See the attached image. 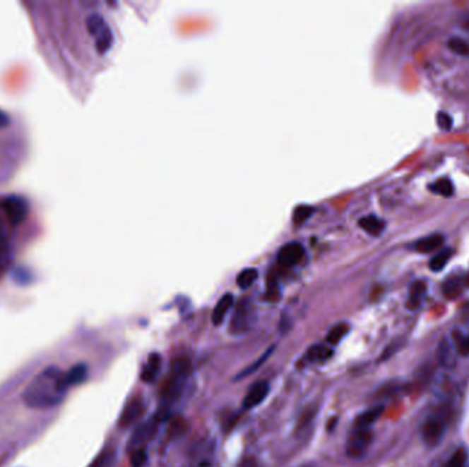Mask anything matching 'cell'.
<instances>
[{
	"label": "cell",
	"mask_w": 469,
	"mask_h": 467,
	"mask_svg": "<svg viewBox=\"0 0 469 467\" xmlns=\"http://www.w3.org/2000/svg\"><path fill=\"white\" fill-rule=\"evenodd\" d=\"M444 243H445V236L444 234H428L425 237L419 238L415 243L413 248L420 254H429V253H434V251H438L439 248H442Z\"/></svg>",
	"instance_id": "cell-12"
},
{
	"label": "cell",
	"mask_w": 469,
	"mask_h": 467,
	"mask_svg": "<svg viewBox=\"0 0 469 467\" xmlns=\"http://www.w3.org/2000/svg\"><path fill=\"white\" fill-rule=\"evenodd\" d=\"M374 440V433L371 429L354 427L346 444V454L352 459H358L367 454Z\"/></svg>",
	"instance_id": "cell-6"
},
{
	"label": "cell",
	"mask_w": 469,
	"mask_h": 467,
	"mask_svg": "<svg viewBox=\"0 0 469 467\" xmlns=\"http://www.w3.org/2000/svg\"><path fill=\"white\" fill-rule=\"evenodd\" d=\"M428 189H429L432 193L439 195V196H444V198H451V196L454 195V192H456L453 181H451L450 178H447V177H442V178L437 180L435 183L429 184V186H428Z\"/></svg>",
	"instance_id": "cell-20"
},
{
	"label": "cell",
	"mask_w": 469,
	"mask_h": 467,
	"mask_svg": "<svg viewBox=\"0 0 469 467\" xmlns=\"http://www.w3.org/2000/svg\"><path fill=\"white\" fill-rule=\"evenodd\" d=\"M384 413V406L377 404L371 408H368L367 411H364L362 414H360L355 420H354V427L358 429H371V426L375 423L376 420H379Z\"/></svg>",
	"instance_id": "cell-15"
},
{
	"label": "cell",
	"mask_w": 469,
	"mask_h": 467,
	"mask_svg": "<svg viewBox=\"0 0 469 467\" xmlns=\"http://www.w3.org/2000/svg\"><path fill=\"white\" fill-rule=\"evenodd\" d=\"M454 255V250L453 248H444L439 253H437L434 257H431L429 260V269L432 272H441L446 267V265L449 263V260Z\"/></svg>",
	"instance_id": "cell-22"
},
{
	"label": "cell",
	"mask_w": 469,
	"mask_h": 467,
	"mask_svg": "<svg viewBox=\"0 0 469 467\" xmlns=\"http://www.w3.org/2000/svg\"><path fill=\"white\" fill-rule=\"evenodd\" d=\"M446 433V422L439 417H431L424 422L422 427V443L428 448L438 447L444 440Z\"/></svg>",
	"instance_id": "cell-7"
},
{
	"label": "cell",
	"mask_w": 469,
	"mask_h": 467,
	"mask_svg": "<svg viewBox=\"0 0 469 467\" xmlns=\"http://www.w3.org/2000/svg\"><path fill=\"white\" fill-rule=\"evenodd\" d=\"M465 311H467V313H468V315H469V304H468V305H467V307H465Z\"/></svg>",
	"instance_id": "cell-39"
},
{
	"label": "cell",
	"mask_w": 469,
	"mask_h": 467,
	"mask_svg": "<svg viewBox=\"0 0 469 467\" xmlns=\"http://www.w3.org/2000/svg\"><path fill=\"white\" fill-rule=\"evenodd\" d=\"M240 467H259L257 466V462L253 459V458H249V459H244L242 462Z\"/></svg>",
	"instance_id": "cell-37"
},
{
	"label": "cell",
	"mask_w": 469,
	"mask_h": 467,
	"mask_svg": "<svg viewBox=\"0 0 469 467\" xmlns=\"http://www.w3.org/2000/svg\"><path fill=\"white\" fill-rule=\"evenodd\" d=\"M87 29L90 35L95 39V47L99 54H106L114 42L110 26L105 21V18L99 14H93L87 20Z\"/></svg>",
	"instance_id": "cell-3"
},
{
	"label": "cell",
	"mask_w": 469,
	"mask_h": 467,
	"mask_svg": "<svg viewBox=\"0 0 469 467\" xmlns=\"http://www.w3.org/2000/svg\"><path fill=\"white\" fill-rule=\"evenodd\" d=\"M349 330H350V327L346 322H340V324L335 325V327L329 330L328 334H327V341H328L331 346H335V344L340 343L346 337V334L349 333Z\"/></svg>",
	"instance_id": "cell-24"
},
{
	"label": "cell",
	"mask_w": 469,
	"mask_h": 467,
	"mask_svg": "<svg viewBox=\"0 0 469 467\" xmlns=\"http://www.w3.org/2000/svg\"><path fill=\"white\" fill-rule=\"evenodd\" d=\"M463 28L465 29V30H468L469 32V17L464 21V24H463Z\"/></svg>",
	"instance_id": "cell-38"
},
{
	"label": "cell",
	"mask_w": 469,
	"mask_h": 467,
	"mask_svg": "<svg viewBox=\"0 0 469 467\" xmlns=\"http://www.w3.org/2000/svg\"><path fill=\"white\" fill-rule=\"evenodd\" d=\"M468 465V451L464 447L457 448L444 467H467Z\"/></svg>",
	"instance_id": "cell-25"
},
{
	"label": "cell",
	"mask_w": 469,
	"mask_h": 467,
	"mask_svg": "<svg viewBox=\"0 0 469 467\" xmlns=\"http://www.w3.org/2000/svg\"><path fill=\"white\" fill-rule=\"evenodd\" d=\"M427 293V284L425 281L417 280L412 282L409 288V299H408V307L410 310H416L420 307L422 299Z\"/></svg>",
	"instance_id": "cell-18"
},
{
	"label": "cell",
	"mask_w": 469,
	"mask_h": 467,
	"mask_svg": "<svg viewBox=\"0 0 469 467\" xmlns=\"http://www.w3.org/2000/svg\"><path fill=\"white\" fill-rule=\"evenodd\" d=\"M447 47L450 48L454 54L461 55V56H469V44L460 37H453L449 40Z\"/></svg>",
	"instance_id": "cell-29"
},
{
	"label": "cell",
	"mask_w": 469,
	"mask_h": 467,
	"mask_svg": "<svg viewBox=\"0 0 469 467\" xmlns=\"http://www.w3.org/2000/svg\"><path fill=\"white\" fill-rule=\"evenodd\" d=\"M234 296H232L231 293L224 295V296L217 302L215 307H214V310H213V314H211V321H213V324H214L215 327H218V325H221V324L224 322L225 317L228 315V313L231 311V308L234 307Z\"/></svg>",
	"instance_id": "cell-14"
},
{
	"label": "cell",
	"mask_w": 469,
	"mask_h": 467,
	"mask_svg": "<svg viewBox=\"0 0 469 467\" xmlns=\"http://www.w3.org/2000/svg\"><path fill=\"white\" fill-rule=\"evenodd\" d=\"M259 279V272L257 269H253V267H249V269H244L239 273L237 279H236V284L239 285V288L242 289H246V288H250L256 280Z\"/></svg>",
	"instance_id": "cell-26"
},
{
	"label": "cell",
	"mask_w": 469,
	"mask_h": 467,
	"mask_svg": "<svg viewBox=\"0 0 469 467\" xmlns=\"http://www.w3.org/2000/svg\"><path fill=\"white\" fill-rule=\"evenodd\" d=\"M457 351L454 348L453 343L449 339H444L438 347L437 355H438V362L442 368L445 369H453L457 363Z\"/></svg>",
	"instance_id": "cell-13"
},
{
	"label": "cell",
	"mask_w": 469,
	"mask_h": 467,
	"mask_svg": "<svg viewBox=\"0 0 469 467\" xmlns=\"http://www.w3.org/2000/svg\"><path fill=\"white\" fill-rule=\"evenodd\" d=\"M8 125H10V118H8V116L4 111L0 110V129L6 128Z\"/></svg>",
	"instance_id": "cell-36"
},
{
	"label": "cell",
	"mask_w": 469,
	"mask_h": 467,
	"mask_svg": "<svg viewBox=\"0 0 469 467\" xmlns=\"http://www.w3.org/2000/svg\"><path fill=\"white\" fill-rule=\"evenodd\" d=\"M87 377H88L87 365L77 363L71 368V370L66 372V382H68L69 388H71V387L83 384L87 380Z\"/></svg>",
	"instance_id": "cell-19"
},
{
	"label": "cell",
	"mask_w": 469,
	"mask_h": 467,
	"mask_svg": "<svg viewBox=\"0 0 469 467\" xmlns=\"http://www.w3.org/2000/svg\"><path fill=\"white\" fill-rule=\"evenodd\" d=\"M305 257V250L299 243H288L283 245L278 253V260L282 266L291 267L302 262Z\"/></svg>",
	"instance_id": "cell-9"
},
{
	"label": "cell",
	"mask_w": 469,
	"mask_h": 467,
	"mask_svg": "<svg viewBox=\"0 0 469 467\" xmlns=\"http://www.w3.org/2000/svg\"><path fill=\"white\" fill-rule=\"evenodd\" d=\"M358 225L362 228V231H365L367 233L374 236V237H377L380 234L384 232L386 229V222L376 217V215H367V217H362L358 222Z\"/></svg>",
	"instance_id": "cell-17"
},
{
	"label": "cell",
	"mask_w": 469,
	"mask_h": 467,
	"mask_svg": "<svg viewBox=\"0 0 469 467\" xmlns=\"http://www.w3.org/2000/svg\"><path fill=\"white\" fill-rule=\"evenodd\" d=\"M160 422H161L160 417H154L147 422L141 423L129 440V449L133 451L138 448H144L143 445L148 443L150 440H153L154 436L157 435Z\"/></svg>",
	"instance_id": "cell-8"
},
{
	"label": "cell",
	"mask_w": 469,
	"mask_h": 467,
	"mask_svg": "<svg viewBox=\"0 0 469 467\" xmlns=\"http://www.w3.org/2000/svg\"><path fill=\"white\" fill-rule=\"evenodd\" d=\"M461 284L463 282L458 277H451V279L446 280L444 284V293H445L446 298L454 299L456 296H458L461 293V286H463Z\"/></svg>",
	"instance_id": "cell-28"
},
{
	"label": "cell",
	"mask_w": 469,
	"mask_h": 467,
	"mask_svg": "<svg viewBox=\"0 0 469 467\" xmlns=\"http://www.w3.org/2000/svg\"><path fill=\"white\" fill-rule=\"evenodd\" d=\"M311 212H313V207H310V206H298L294 211V215H292L294 222L295 224H304L306 219L311 215Z\"/></svg>",
	"instance_id": "cell-33"
},
{
	"label": "cell",
	"mask_w": 469,
	"mask_h": 467,
	"mask_svg": "<svg viewBox=\"0 0 469 467\" xmlns=\"http://www.w3.org/2000/svg\"><path fill=\"white\" fill-rule=\"evenodd\" d=\"M331 356H332V350L327 346H321V344L310 347L306 353V359L313 363H324L328 360Z\"/></svg>",
	"instance_id": "cell-21"
},
{
	"label": "cell",
	"mask_w": 469,
	"mask_h": 467,
	"mask_svg": "<svg viewBox=\"0 0 469 467\" xmlns=\"http://www.w3.org/2000/svg\"><path fill=\"white\" fill-rule=\"evenodd\" d=\"M399 347H400V344H397V343H393V344H390L387 348H386V351L381 353V360H386V359H388V358H391L396 352H397V350H398Z\"/></svg>",
	"instance_id": "cell-35"
},
{
	"label": "cell",
	"mask_w": 469,
	"mask_h": 467,
	"mask_svg": "<svg viewBox=\"0 0 469 467\" xmlns=\"http://www.w3.org/2000/svg\"><path fill=\"white\" fill-rule=\"evenodd\" d=\"M143 413H144V403L139 399L131 400L125 406V408H124V411L119 417V426L121 427L132 426L135 422L139 420V418L143 416Z\"/></svg>",
	"instance_id": "cell-11"
},
{
	"label": "cell",
	"mask_w": 469,
	"mask_h": 467,
	"mask_svg": "<svg viewBox=\"0 0 469 467\" xmlns=\"http://www.w3.org/2000/svg\"><path fill=\"white\" fill-rule=\"evenodd\" d=\"M161 366H162V358L160 353H153L150 355L148 360L146 362L143 370H141V380L144 382H154L158 377V374L161 372Z\"/></svg>",
	"instance_id": "cell-16"
},
{
	"label": "cell",
	"mask_w": 469,
	"mask_h": 467,
	"mask_svg": "<svg viewBox=\"0 0 469 467\" xmlns=\"http://www.w3.org/2000/svg\"><path fill=\"white\" fill-rule=\"evenodd\" d=\"M148 461L147 451L144 448H138L131 451V465L132 467H144Z\"/></svg>",
	"instance_id": "cell-31"
},
{
	"label": "cell",
	"mask_w": 469,
	"mask_h": 467,
	"mask_svg": "<svg viewBox=\"0 0 469 467\" xmlns=\"http://www.w3.org/2000/svg\"><path fill=\"white\" fill-rule=\"evenodd\" d=\"M256 314H254V305L250 299L240 301L234 307V317L231 320L230 332L234 334H240L247 332L253 327Z\"/></svg>",
	"instance_id": "cell-5"
},
{
	"label": "cell",
	"mask_w": 469,
	"mask_h": 467,
	"mask_svg": "<svg viewBox=\"0 0 469 467\" xmlns=\"http://www.w3.org/2000/svg\"><path fill=\"white\" fill-rule=\"evenodd\" d=\"M116 462V451L113 448L103 449L96 458L90 467H113Z\"/></svg>",
	"instance_id": "cell-23"
},
{
	"label": "cell",
	"mask_w": 469,
	"mask_h": 467,
	"mask_svg": "<svg viewBox=\"0 0 469 467\" xmlns=\"http://www.w3.org/2000/svg\"><path fill=\"white\" fill-rule=\"evenodd\" d=\"M273 350H275V348L272 347L271 350L266 351V352H265V353H263V355L259 358V360H256L254 363H251L250 366H247L246 369H243L240 373L237 374L234 380H242V378H244L246 375H250V374L254 373L256 370H259V366H261V365H262V363H263V362H265L268 358H269V355L273 352Z\"/></svg>",
	"instance_id": "cell-30"
},
{
	"label": "cell",
	"mask_w": 469,
	"mask_h": 467,
	"mask_svg": "<svg viewBox=\"0 0 469 467\" xmlns=\"http://www.w3.org/2000/svg\"><path fill=\"white\" fill-rule=\"evenodd\" d=\"M69 389L66 372L57 366H49L37 374L25 388L23 400L30 408L47 410L59 406Z\"/></svg>",
	"instance_id": "cell-1"
},
{
	"label": "cell",
	"mask_w": 469,
	"mask_h": 467,
	"mask_svg": "<svg viewBox=\"0 0 469 467\" xmlns=\"http://www.w3.org/2000/svg\"><path fill=\"white\" fill-rule=\"evenodd\" d=\"M0 207L4 212L6 218L8 219L10 225L17 226L23 224L25 218L28 217L29 212V202L25 199L24 196L20 195H10L1 199Z\"/></svg>",
	"instance_id": "cell-4"
},
{
	"label": "cell",
	"mask_w": 469,
	"mask_h": 467,
	"mask_svg": "<svg viewBox=\"0 0 469 467\" xmlns=\"http://www.w3.org/2000/svg\"><path fill=\"white\" fill-rule=\"evenodd\" d=\"M189 370L191 366L187 358H176L172 362L170 372L161 391V399L165 404H172L179 399L187 382Z\"/></svg>",
	"instance_id": "cell-2"
},
{
	"label": "cell",
	"mask_w": 469,
	"mask_h": 467,
	"mask_svg": "<svg viewBox=\"0 0 469 467\" xmlns=\"http://www.w3.org/2000/svg\"><path fill=\"white\" fill-rule=\"evenodd\" d=\"M316 414H317V407H309L307 410H305V411L302 413L301 418L298 420L297 430H299V429L302 430V429L307 427V426L311 423V420H314Z\"/></svg>",
	"instance_id": "cell-32"
},
{
	"label": "cell",
	"mask_w": 469,
	"mask_h": 467,
	"mask_svg": "<svg viewBox=\"0 0 469 467\" xmlns=\"http://www.w3.org/2000/svg\"><path fill=\"white\" fill-rule=\"evenodd\" d=\"M437 122H438V126L442 129V131H450L451 126H453V119L446 114V113H439L437 116Z\"/></svg>",
	"instance_id": "cell-34"
},
{
	"label": "cell",
	"mask_w": 469,
	"mask_h": 467,
	"mask_svg": "<svg viewBox=\"0 0 469 467\" xmlns=\"http://www.w3.org/2000/svg\"><path fill=\"white\" fill-rule=\"evenodd\" d=\"M268 394H269V384L266 381H259L253 384L243 400L244 408L251 410L257 407L265 400V397L268 396Z\"/></svg>",
	"instance_id": "cell-10"
},
{
	"label": "cell",
	"mask_w": 469,
	"mask_h": 467,
	"mask_svg": "<svg viewBox=\"0 0 469 467\" xmlns=\"http://www.w3.org/2000/svg\"><path fill=\"white\" fill-rule=\"evenodd\" d=\"M453 346L460 353L461 356H468L469 355V336H465L464 333L454 330L453 332Z\"/></svg>",
	"instance_id": "cell-27"
}]
</instances>
